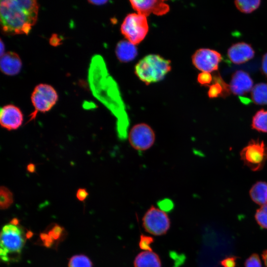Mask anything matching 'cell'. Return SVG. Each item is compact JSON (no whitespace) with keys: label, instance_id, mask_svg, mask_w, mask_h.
Wrapping results in <instances>:
<instances>
[{"label":"cell","instance_id":"obj_29","mask_svg":"<svg viewBox=\"0 0 267 267\" xmlns=\"http://www.w3.org/2000/svg\"><path fill=\"white\" fill-rule=\"evenodd\" d=\"M237 259L235 256L226 257L221 261V264L223 267H236Z\"/></svg>","mask_w":267,"mask_h":267},{"label":"cell","instance_id":"obj_8","mask_svg":"<svg viewBox=\"0 0 267 267\" xmlns=\"http://www.w3.org/2000/svg\"><path fill=\"white\" fill-rule=\"evenodd\" d=\"M142 225L147 232L154 235H162L169 229L170 220L165 212L151 206L142 218Z\"/></svg>","mask_w":267,"mask_h":267},{"label":"cell","instance_id":"obj_27","mask_svg":"<svg viewBox=\"0 0 267 267\" xmlns=\"http://www.w3.org/2000/svg\"><path fill=\"white\" fill-rule=\"evenodd\" d=\"M197 80L201 85L209 84L212 81V77L210 73L202 72L198 75Z\"/></svg>","mask_w":267,"mask_h":267},{"label":"cell","instance_id":"obj_3","mask_svg":"<svg viewBox=\"0 0 267 267\" xmlns=\"http://www.w3.org/2000/svg\"><path fill=\"white\" fill-rule=\"evenodd\" d=\"M25 243L23 230L11 223L4 225L0 233V256L4 262L11 261V255H19Z\"/></svg>","mask_w":267,"mask_h":267},{"label":"cell","instance_id":"obj_28","mask_svg":"<svg viewBox=\"0 0 267 267\" xmlns=\"http://www.w3.org/2000/svg\"><path fill=\"white\" fill-rule=\"evenodd\" d=\"M160 209L164 212H169L174 207L173 202L169 199L162 200L158 203Z\"/></svg>","mask_w":267,"mask_h":267},{"label":"cell","instance_id":"obj_20","mask_svg":"<svg viewBox=\"0 0 267 267\" xmlns=\"http://www.w3.org/2000/svg\"><path fill=\"white\" fill-rule=\"evenodd\" d=\"M261 0H237L234 3L237 8L242 12L249 13L257 9L260 5Z\"/></svg>","mask_w":267,"mask_h":267},{"label":"cell","instance_id":"obj_18","mask_svg":"<svg viewBox=\"0 0 267 267\" xmlns=\"http://www.w3.org/2000/svg\"><path fill=\"white\" fill-rule=\"evenodd\" d=\"M251 97L256 104H267V84L262 83L255 85L251 90Z\"/></svg>","mask_w":267,"mask_h":267},{"label":"cell","instance_id":"obj_17","mask_svg":"<svg viewBox=\"0 0 267 267\" xmlns=\"http://www.w3.org/2000/svg\"><path fill=\"white\" fill-rule=\"evenodd\" d=\"M249 194L256 204L261 206L267 204V183L262 181L257 182L250 189Z\"/></svg>","mask_w":267,"mask_h":267},{"label":"cell","instance_id":"obj_15","mask_svg":"<svg viewBox=\"0 0 267 267\" xmlns=\"http://www.w3.org/2000/svg\"><path fill=\"white\" fill-rule=\"evenodd\" d=\"M134 267H161L159 256L152 251L141 252L135 257Z\"/></svg>","mask_w":267,"mask_h":267},{"label":"cell","instance_id":"obj_16","mask_svg":"<svg viewBox=\"0 0 267 267\" xmlns=\"http://www.w3.org/2000/svg\"><path fill=\"white\" fill-rule=\"evenodd\" d=\"M116 54L118 59L124 62L133 60L137 55L135 46L128 41H121L117 44Z\"/></svg>","mask_w":267,"mask_h":267},{"label":"cell","instance_id":"obj_35","mask_svg":"<svg viewBox=\"0 0 267 267\" xmlns=\"http://www.w3.org/2000/svg\"><path fill=\"white\" fill-rule=\"evenodd\" d=\"M0 56H1L5 53V52H4V50H5L4 45V44L2 42L1 39H0Z\"/></svg>","mask_w":267,"mask_h":267},{"label":"cell","instance_id":"obj_25","mask_svg":"<svg viewBox=\"0 0 267 267\" xmlns=\"http://www.w3.org/2000/svg\"><path fill=\"white\" fill-rule=\"evenodd\" d=\"M154 241V238L150 236L141 234L138 243L140 249L146 251H152L151 244Z\"/></svg>","mask_w":267,"mask_h":267},{"label":"cell","instance_id":"obj_13","mask_svg":"<svg viewBox=\"0 0 267 267\" xmlns=\"http://www.w3.org/2000/svg\"><path fill=\"white\" fill-rule=\"evenodd\" d=\"M255 51L252 46L244 42L232 44L227 50V55L230 60L234 64H240L253 58Z\"/></svg>","mask_w":267,"mask_h":267},{"label":"cell","instance_id":"obj_1","mask_svg":"<svg viewBox=\"0 0 267 267\" xmlns=\"http://www.w3.org/2000/svg\"><path fill=\"white\" fill-rule=\"evenodd\" d=\"M39 4L35 0L0 1L2 31L6 35H27L38 19Z\"/></svg>","mask_w":267,"mask_h":267},{"label":"cell","instance_id":"obj_23","mask_svg":"<svg viewBox=\"0 0 267 267\" xmlns=\"http://www.w3.org/2000/svg\"><path fill=\"white\" fill-rule=\"evenodd\" d=\"M68 267H92V263L86 255H76L70 259Z\"/></svg>","mask_w":267,"mask_h":267},{"label":"cell","instance_id":"obj_2","mask_svg":"<svg viewBox=\"0 0 267 267\" xmlns=\"http://www.w3.org/2000/svg\"><path fill=\"white\" fill-rule=\"evenodd\" d=\"M171 61L158 55L149 54L139 61L135 74L146 84L162 80L171 70Z\"/></svg>","mask_w":267,"mask_h":267},{"label":"cell","instance_id":"obj_31","mask_svg":"<svg viewBox=\"0 0 267 267\" xmlns=\"http://www.w3.org/2000/svg\"><path fill=\"white\" fill-rule=\"evenodd\" d=\"M261 71L262 73L267 78V53L263 56Z\"/></svg>","mask_w":267,"mask_h":267},{"label":"cell","instance_id":"obj_26","mask_svg":"<svg viewBox=\"0 0 267 267\" xmlns=\"http://www.w3.org/2000/svg\"><path fill=\"white\" fill-rule=\"evenodd\" d=\"M245 267H262V263L259 255L252 254L245 262Z\"/></svg>","mask_w":267,"mask_h":267},{"label":"cell","instance_id":"obj_6","mask_svg":"<svg viewBox=\"0 0 267 267\" xmlns=\"http://www.w3.org/2000/svg\"><path fill=\"white\" fill-rule=\"evenodd\" d=\"M244 164L253 171L261 170L267 160V146L259 139H252L240 153Z\"/></svg>","mask_w":267,"mask_h":267},{"label":"cell","instance_id":"obj_19","mask_svg":"<svg viewBox=\"0 0 267 267\" xmlns=\"http://www.w3.org/2000/svg\"><path fill=\"white\" fill-rule=\"evenodd\" d=\"M252 128L258 131L267 133V111L261 109L253 117Z\"/></svg>","mask_w":267,"mask_h":267},{"label":"cell","instance_id":"obj_30","mask_svg":"<svg viewBox=\"0 0 267 267\" xmlns=\"http://www.w3.org/2000/svg\"><path fill=\"white\" fill-rule=\"evenodd\" d=\"M89 195L87 190L84 188H79L76 192V197L80 201H85Z\"/></svg>","mask_w":267,"mask_h":267},{"label":"cell","instance_id":"obj_22","mask_svg":"<svg viewBox=\"0 0 267 267\" xmlns=\"http://www.w3.org/2000/svg\"><path fill=\"white\" fill-rule=\"evenodd\" d=\"M64 231L63 227L55 223L49 226L44 232L55 244L63 238Z\"/></svg>","mask_w":267,"mask_h":267},{"label":"cell","instance_id":"obj_12","mask_svg":"<svg viewBox=\"0 0 267 267\" xmlns=\"http://www.w3.org/2000/svg\"><path fill=\"white\" fill-rule=\"evenodd\" d=\"M253 81L249 75L242 70H238L231 77L229 87L231 92L235 95H242L253 89Z\"/></svg>","mask_w":267,"mask_h":267},{"label":"cell","instance_id":"obj_32","mask_svg":"<svg viewBox=\"0 0 267 267\" xmlns=\"http://www.w3.org/2000/svg\"><path fill=\"white\" fill-rule=\"evenodd\" d=\"M88 2L92 4L100 5L107 2V0H88Z\"/></svg>","mask_w":267,"mask_h":267},{"label":"cell","instance_id":"obj_7","mask_svg":"<svg viewBox=\"0 0 267 267\" xmlns=\"http://www.w3.org/2000/svg\"><path fill=\"white\" fill-rule=\"evenodd\" d=\"M131 146L138 151H145L149 149L155 143L156 134L152 128L145 123L134 125L128 134Z\"/></svg>","mask_w":267,"mask_h":267},{"label":"cell","instance_id":"obj_4","mask_svg":"<svg viewBox=\"0 0 267 267\" xmlns=\"http://www.w3.org/2000/svg\"><path fill=\"white\" fill-rule=\"evenodd\" d=\"M58 95L54 88L46 84H40L34 88L31 96V100L34 108L29 115L28 122L35 120L39 112L49 111L55 105Z\"/></svg>","mask_w":267,"mask_h":267},{"label":"cell","instance_id":"obj_10","mask_svg":"<svg viewBox=\"0 0 267 267\" xmlns=\"http://www.w3.org/2000/svg\"><path fill=\"white\" fill-rule=\"evenodd\" d=\"M23 114L17 106L9 104L3 106L0 111L1 127L8 131L16 130L22 125Z\"/></svg>","mask_w":267,"mask_h":267},{"label":"cell","instance_id":"obj_34","mask_svg":"<svg viewBox=\"0 0 267 267\" xmlns=\"http://www.w3.org/2000/svg\"><path fill=\"white\" fill-rule=\"evenodd\" d=\"M262 258L266 267H267V250H264L262 253Z\"/></svg>","mask_w":267,"mask_h":267},{"label":"cell","instance_id":"obj_33","mask_svg":"<svg viewBox=\"0 0 267 267\" xmlns=\"http://www.w3.org/2000/svg\"><path fill=\"white\" fill-rule=\"evenodd\" d=\"M27 170L30 173L35 172L36 166L33 163H30L27 166Z\"/></svg>","mask_w":267,"mask_h":267},{"label":"cell","instance_id":"obj_24","mask_svg":"<svg viewBox=\"0 0 267 267\" xmlns=\"http://www.w3.org/2000/svg\"><path fill=\"white\" fill-rule=\"evenodd\" d=\"M255 218L262 228L267 229V204L261 206L257 210Z\"/></svg>","mask_w":267,"mask_h":267},{"label":"cell","instance_id":"obj_21","mask_svg":"<svg viewBox=\"0 0 267 267\" xmlns=\"http://www.w3.org/2000/svg\"><path fill=\"white\" fill-rule=\"evenodd\" d=\"M13 202V194L6 187L1 186L0 188V207L1 210L8 208Z\"/></svg>","mask_w":267,"mask_h":267},{"label":"cell","instance_id":"obj_9","mask_svg":"<svg viewBox=\"0 0 267 267\" xmlns=\"http://www.w3.org/2000/svg\"><path fill=\"white\" fill-rule=\"evenodd\" d=\"M222 59V55L219 52L209 48L198 49L192 57V63L197 69L209 73L218 69Z\"/></svg>","mask_w":267,"mask_h":267},{"label":"cell","instance_id":"obj_11","mask_svg":"<svg viewBox=\"0 0 267 267\" xmlns=\"http://www.w3.org/2000/svg\"><path fill=\"white\" fill-rule=\"evenodd\" d=\"M130 2L137 13L146 17L151 13L162 15L170 9L169 5L164 0H130Z\"/></svg>","mask_w":267,"mask_h":267},{"label":"cell","instance_id":"obj_5","mask_svg":"<svg viewBox=\"0 0 267 267\" xmlns=\"http://www.w3.org/2000/svg\"><path fill=\"white\" fill-rule=\"evenodd\" d=\"M121 31L128 41L134 45L138 44L148 31L146 17L134 13L128 14L121 25Z\"/></svg>","mask_w":267,"mask_h":267},{"label":"cell","instance_id":"obj_14","mask_svg":"<svg viewBox=\"0 0 267 267\" xmlns=\"http://www.w3.org/2000/svg\"><path fill=\"white\" fill-rule=\"evenodd\" d=\"M22 64L19 55L14 52L8 51L0 56V70L6 75L14 76L18 74L21 69Z\"/></svg>","mask_w":267,"mask_h":267}]
</instances>
